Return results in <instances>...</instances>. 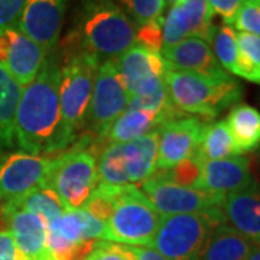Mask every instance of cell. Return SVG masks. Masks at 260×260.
I'll use <instances>...</instances> for the list:
<instances>
[{
    "instance_id": "obj_38",
    "label": "cell",
    "mask_w": 260,
    "mask_h": 260,
    "mask_svg": "<svg viewBox=\"0 0 260 260\" xmlns=\"http://www.w3.org/2000/svg\"><path fill=\"white\" fill-rule=\"evenodd\" d=\"M0 260H25L9 230H0Z\"/></svg>"
},
{
    "instance_id": "obj_5",
    "label": "cell",
    "mask_w": 260,
    "mask_h": 260,
    "mask_svg": "<svg viewBox=\"0 0 260 260\" xmlns=\"http://www.w3.org/2000/svg\"><path fill=\"white\" fill-rule=\"evenodd\" d=\"M223 223L220 207L160 217L150 247L168 260H198L208 236Z\"/></svg>"
},
{
    "instance_id": "obj_24",
    "label": "cell",
    "mask_w": 260,
    "mask_h": 260,
    "mask_svg": "<svg viewBox=\"0 0 260 260\" xmlns=\"http://www.w3.org/2000/svg\"><path fill=\"white\" fill-rule=\"evenodd\" d=\"M22 90L18 81L0 67V153L16 145L15 116Z\"/></svg>"
},
{
    "instance_id": "obj_13",
    "label": "cell",
    "mask_w": 260,
    "mask_h": 260,
    "mask_svg": "<svg viewBox=\"0 0 260 260\" xmlns=\"http://www.w3.org/2000/svg\"><path fill=\"white\" fill-rule=\"evenodd\" d=\"M205 126L207 123L194 116H184L164 123L158 129L156 169H169L185 159L192 158L200 146Z\"/></svg>"
},
{
    "instance_id": "obj_34",
    "label": "cell",
    "mask_w": 260,
    "mask_h": 260,
    "mask_svg": "<svg viewBox=\"0 0 260 260\" xmlns=\"http://www.w3.org/2000/svg\"><path fill=\"white\" fill-rule=\"evenodd\" d=\"M83 208L91 214L93 217H95L97 220H100L106 224L113 213L114 201H113L112 195L106 194V192L95 188L94 194L90 197V200L87 201V204L84 205Z\"/></svg>"
},
{
    "instance_id": "obj_30",
    "label": "cell",
    "mask_w": 260,
    "mask_h": 260,
    "mask_svg": "<svg viewBox=\"0 0 260 260\" xmlns=\"http://www.w3.org/2000/svg\"><path fill=\"white\" fill-rule=\"evenodd\" d=\"M120 9L133 19L136 26L164 19V0H117Z\"/></svg>"
},
{
    "instance_id": "obj_39",
    "label": "cell",
    "mask_w": 260,
    "mask_h": 260,
    "mask_svg": "<svg viewBox=\"0 0 260 260\" xmlns=\"http://www.w3.org/2000/svg\"><path fill=\"white\" fill-rule=\"evenodd\" d=\"M132 260H168L159 251L148 246H126L120 244Z\"/></svg>"
},
{
    "instance_id": "obj_25",
    "label": "cell",
    "mask_w": 260,
    "mask_h": 260,
    "mask_svg": "<svg viewBox=\"0 0 260 260\" xmlns=\"http://www.w3.org/2000/svg\"><path fill=\"white\" fill-rule=\"evenodd\" d=\"M97 189L114 192L132 185L126 171L123 143H109L100 152L97 160Z\"/></svg>"
},
{
    "instance_id": "obj_18",
    "label": "cell",
    "mask_w": 260,
    "mask_h": 260,
    "mask_svg": "<svg viewBox=\"0 0 260 260\" xmlns=\"http://www.w3.org/2000/svg\"><path fill=\"white\" fill-rule=\"evenodd\" d=\"M223 223L250 243H260V185L250 186L224 197L220 204Z\"/></svg>"
},
{
    "instance_id": "obj_1",
    "label": "cell",
    "mask_w": 260,
    "mask_h": 260,
    "mask_svg": "<svg viewBox=\"0 0 260 260\" xmlns=\"http://www.w3.org/2000/svg\"><path fill=\"white\" fill-rule=\"evenodd\" d=\"M59 78L56 56H47L35 80L22 90L15 116V139L22 152L39 156L55 153L61 121Z\"/></svg>"
},
{
    "instance_id": "obj_23",
    "label": "cell",
    "mask_w": 260,
    "mask_h": 260,
    "mask_svg": "<svg viewBox=\"0 0 260 260\" xmlns=\"http://www.w3.org/2000/svg\"><path fill=\"white\" fill-rule=\"evenodd\" d=\"M225 124L240 153L256 150L260 146V113L249 104H236Z\"/></svg>"
},
{
    "instance_id": "obj_31",
    "label": "cell",
    "mask_w": 260,
    "mask_h": 260,
    "mask_svg": "<svg viewBox=\"0 0 260 260\" xmlns=\"http://www.w3.org/2000/svg\"><path fill=\"white\" fill-rule=\"evenodd\" d=\"M159 177L167 179L169 182H174L178 185L182 186H191L197 188L201 177V162L198 159L192 156L188 158L182 162H179L175 167L169 168V169H162L155 171Z\"/></svg>"
},
{
    "instance_id": "obj_21",
    "label": "cell",
    "mask_w": 260,
    "mask_h": 260,
    "mask_svg": "<svg viewBox=\"0 0 260 260\" xmlns=\"http://www.w3.org/2000/svg\"><path fill=\"white\" fill-rule=\"evenodd\" d=\"M251 243L227 224H220L208 236L198 260H247Z\"/></svg>"
},
{
    "instance_id": "obj_9",
    "label": "cell",
    "mask_w": 260,
    "mask_h": 260,
    "mask_svg": "<svg viewBox=\"0 0 260 260\" xmlns=\"http://www.w3.org/2000/svg\"><path fill=\"white\" fill-rule=\"evenodd\" d=\"M140 191L153 205L160 217L174 214H188L205 211L220 207L223 198L200 188L182 186L169 182L156 172L140 184Z\"/></svg>"
},
{
    "instance_id": "obj_17",
    "label": "cell",
    "mask_w": 260,
    "mask_h": 260,
    "mask_svg": "<svg viewBox=\"0 0 260 260\" xmlns=\"http://www.w3.org/2000/svg\"><path fill=\"white\" fill-rule=\"evenodd\" d=\"M256 182L250 171V159L246 156L201 162L198 186L220 198L242 191Z\"/></svg>"
},
{
    "instance_id": "obj_29",
    "label": "cell",
    "mask_w": 260,
    "mask_h": 260,
    "mask_svg": "<svg viewBox=\"0 0 260 260\" xmlns=\"http://www.w3.org/2000/svg\"><path fill=\"white\" fill-rule=\"evenodd\" d=\"M237 45L242 56L240 77L260 85V38L239 32Z\"/></svg>"
},
{
    "instance_id": "obj_3",
    "label": "cell",
    "mask_w": 260,
    "mask_h": 260,
    "mask_svg": "<svg viewBox=\"0 0 260 260\" xmlns=\"http://www.w3.org/2000/svg\"><path fill=\"white\" fill-rule=\"evenodd\" d=\"M64 64L59 78L61 121L55 140V153L64 152L83 130L91 100L94 78L100 61L80 51H62Z\"/></svg>"
},
{
    "instance_id": "obj_37",
    "label": "cell",
    "mask_w": 260,
    "mask_h": 260,
    "mask_svg": "<svg viewBox=\"0 0 260 260\" xmlns=\"http://www.w3.org/2000/svg\"><path fill=\"white\" fill-rule=\"evenodd\" d=\"M26 0H0V29L16 28Z\"/></svg>"
},
{
    "instance_id": "obj_26",
    "label": "cell",
    "mask_w": 260,
    "mask_h": 260,
    "mask_svg": "<svg viewBox=\"0 0 260 260\" xmlns=\"http://www.w3.org/2000/svg\"><path fill=\"white\" fill-rule=\"evenodd\" d=\"M200 162L242 156L233 140L225 121L207 123L200 146L194 155Z\"/></svg>"
},
{
    "instance_id": "obj_32",
    "label": "cell",
    "mask_w": 260,
    "mask_h": 260,
    "mask_svg": "<svg viewBox=\"0 0 260 260\" xmlns=\"http://www.w3.org/2000/svg\"><path fill=\"white\" fill-rule=\"evenodd\" d=\"M233 25L239 32L260 38V0H244Z\"/></svg>"
},
{
    "instance_id": "obj_27",
    "label": "cell",
    "mask_w": 260,
    "mask_h": 260,
    "mask_svg": "<svg viewBox=\"0 0 260 260\" xmlns=\"http://www.w3.org/2000/svg\"><path fill=\"white\" fill-rule=\"evenodd\" d=\"M8 203L15 207H19V208H23L26 211H30V213L38 214L39 217H42V220L45 221L47 225L56 218H59L67 211V208L62 204V201L59 200V197L56 195L55 191H52L48 186L38 188L25 197H20L18 200L8 201Z\"/></svg>"
},
{
    "instance_id": "obj_20",
    "label": "cell",
    "mask_w": 260,
    "mask_h": 260,
    "mask_svg": "<svg viewBox=\"0 0 260 260\" xmlns=\"http://www.w3.org/2000/svg\"><path fill=\"white\" fill-rule=\"evenodd\" d=\"M159 132L155 130L142 138L123 143L126 171L132 185L142 184L156 171Z\"/></svg>"
},
{
    "instance_id": "obj_42",
    "label": "cell",
    "mask_w": 260,
    "mask_h": 260,
    "mask_svg": "<svg viewBox=\"0 0 260 260\" xmlns=\"http://www.w3.org/2000/svg\"><path fill=\"white\" fill-rule=\"evenodd\" d=\"M257 160H259V171H260V146L257 148Z\"/></svg>"
},
{
    "instance_id": "obj_2",
    "label": "cell",
    "mask_w": 260,
    "mask_h": 260,
    "mask_svg": "<svg viewBox=\"0 0 260 260\" xmlns=\"http://www.w3.org/2000/svg\"><path fill=\"white\" fill-rule=\"evenodd\" d=\"M136 25L114 0H83L75 28L62 41V51H80L99 61L116 59L135 44Z\"/></svg>"
},
{
    "instance_id": "obj_15",
    "label": "cell",
    "mask_w": 260,
    "mask_h": 260,
    "mask_svg": "<svg viewBox=\"0 0 260 260\" xmlns=\"http://www.w3.org/2000/svg\"><path fill=\"white\" fill-rule=\"evenodd\" d=\"M114 62L129 99L150 83L164 80L168 71L167 64L159 52L138 44L126 49Z\"/></svg>"
},
{
    "instance_id": "obj_35",
    "label": "cell",
    "mask_w": 260,
    "mask_h": 260,
    "mask_svg": "<svg viewBox=\"0 0 260 260\" xmlns=\"http://www.w3.org/2000/svg\"><path fill=\"white\" fill-rule=\"evenodd\" d=\"M83 260H132L120 244L95 240L93 249L88 251Z\"/></svg>"
},
{
    "instance_id": "obj_22",
    "label": "cell",
    "mask_w": 260,
    "mask_h": 260,
    "mask_svg": "<svg viewBox=\"0 0 260 260\" xmlns=\"http://www.w3.org/2000/svg\"><path fill=\"white\" fill-rule=\"evenodd\" d=\"M160 127V121L155 113L136 109H126L120 116L113 121L110 129L106 132L99 143H127L142 138ZM107 143V145H109Z\"/></svg>"
},
{
    "instance_id": "obj_10",
    "label": "cell",
    "mask_w": 260,
    "mask_h": 260,
    "mask_svg": "<svg viewBox=\"0 0 260 260\" xmlns=\"http://www.w3.org/2000/svg\"><path fill=\"white\" fill-rule=\"evenodd\" d=\"M54 159L13 152L0 160V200L13 201L47 186Z\"/></svg>"
},
{
    "instance_id": "obj_11",
    "label": "cell",
    "mask_w": 260,
    "mask_h": 260,
    "mask_svg": "<svg viewBox=\"0 0 260 260\" xmlns=\"http://www.w3.org/2000/svg\"><path fill=\"white\" fill-rule=\"evenodd\" d=\"M47 51L18 28L0 29V67L25 88L35 80Z\"/></svg>"
},
{
    "instance_id": "obj_36",
    "label": "cell",
    "mask_w": 260,
    "mask_h": 260,
    "mask_svg": "<svg viewBox=\"0 0 260 260\" xmlns=\"http://www.w3.org/2000/svg\"><path fill=\"white\" fill-rule=\"evenodd\" d=\"M244 0H208V6L211 9V13L220 16L224 25H230L234 23V19L239 9L242 8Z\"/></svg>"
},
{
    "instance_id": "obj_28",
    "label": "cell",
    "mask_w": 260,
    "mask_h": 260,
    "mask_svg": "<svg viewBox=\"0 0 260 260\" xmlns=\"http://www.w3.org/2000/svg\"><path fill=\"white\" fill-rule=\"evenodd\" d=\"M213 45V54L218 64L232 74L240 77L242 73V56L237 45V32L230 25L217 26L213 39L210 42Z\"/></svg>"
},
{
    "instance_id": "obj_12",
    "label": "cell",
    "mask_w": 260,
    "mask_h": 260,
    "mask_svg": "<svg viewBox=\"0 0 260 260\" xmlns=\"http://www.w3.org/2000/svg\"><path fill=\"white\" fill-rule=\"evenodd\" d=\"M215 28L208 0H181L169 8L164 18L162 49L174 47L186 38H198L210 44Z\"/></svg>"
},
{
    "instance_id": "obj_16",
    "label": "cell",
    "mask_w": 260,
    "mask_h": 260,
    "mask_svg": "<svg viewBox=\"0 0 260 260\" xmlns=\"http://www.w3.org/2000/svg\"><path fill=\"white\" fill-rule=\"evenodd\" d=\"M2 214L25 260H52L47 247V224L38 214L6 204Z\"/></svg>"
},
{
    "instance_id": "obj_7",
    "label": "cell",
    "mask_w": 260,
    "mask_h": 260,
    "mask_svg": "<svg viewBox=\"0 0 260 260\" xmlns=\"http://www.w3.org/2000/svg\"><path fill=\"white\" fill-rule=\"evenodd\" d=\"M95 139L84 135L74 149L54 158L48 188L55 191L67 210H81L97 188V162L91 146Z\"/></svg>"
},
{
    "instance_id": "obj_4",
    "label": "cell",
    "mask_w": 260,
    "mask_h": 260,
    "mask_svg": "<svg viewBox=\"0 0 260 260\" xmlns=\"http://www.w3.org/2000/svg\"><path fill=\"white\" fill-rule=\"evenodd\" d=\"M165 84L171 102L179 112L207 121L215 119L230 106H236L243 95L242 85L230 74L213 78L168 70Z\"/></svg>"
},
{
    "instance_id": "obj_6",
    "label": "cell",
    "mask_w": 260,
    "mask_h": 260,
    "mask_svg": "<svg viewBox=\"0 0 260 260\" xmlns=\"http://www.w3.org/2000/svg\"><path fill=\"white\" fill-rule=\"evenodd\" d=\"M104 192V191H103ZM112 195L114 208L106 223L103 240L126 246L150 247L160 215L138 185H129Z\"/></svg>"
},
{
    "instance_id": "obj_40",
    "label": "cell",
    "mask_w": 260,
    "mask_h": 260,
    "mask_svg": "<svg viewBox=\"0 0 260 260\" xmlns=\"http://www.w3.org/2000/svg\"><path fill=\"white\" fill-rule=\"evenodd\" d=\"M247 260H260V243H251L250 254Z\"/></svg>"
},
{
    "instance_id": "obj_41",
    "label": "cell",
    "mask_w": 260,
    "mask_h": 260,
    "mask_svg": "<svg viewBox=\"0 0 260 260\" xmlns=\"http://www.w3.org/2000/svg\"><path fill=\"white\" fill-rule=\"evenodd\" d=\"M164 2H165V8H172L174 5L179 3L181 0H164Z\"/></svg>"
},
{
    "instance_id": "obj_19",
    "label": "cell",
    "mask_w": 260,
    "mask_h": 260,
    "mask_svg": "<svg viewBox=\"0 0 260 260\" xmlns=\"http://www.w3.org/2000/svg\"><path fill=\"white\" fill-rule=\"evenodd\" d=\"M160 55L168 70L195 73L213 78L229 75L215 59L210 44L198 38H186L174 47L162 49Z\"/></svg>"
},
{
    "instance_id": "obj_33",
    "label": "cell",
    "mask_w": 260,
    "mask_h": 260,
    "mask_svg": "<svg viewBox=\"0 0 260 260\" xmlns=\"http://www.w3.org/2000/svg\"><path fill=\"white\" fill-rule=\"evenodd\" d=\"M162 25L164 19L149 22L145 25L136 26V34H135V44L148 48L155 52H162L164 48V32H162Z\"/></svg>"
},
{
    "instance_id": "obj_14",
    "label": "cell",
    "mask_w": 260,
    "mask_h": 260,
    "mask_svg": "<svg viewBox=\"0 0 260 260\" xmlns=\"http://www.w3.org/2000/svg\"><path fill=\"white\" fill-rule=\"evenodd\" d=\"M70 0H26L16 28L49 54L59 39Z\"/></svg>"
},
{
    "instance_id": "obj_8",
    "label": "cell",
    "mask_w": 260,
    "mask_h": 260,
    "mask_svg": "<svg viewBox=\"0 0 260 260\" xmlns=\"http://www.w3.org/2000/svg\"><path fill=\"white\" fill-rule=\"evenodd\" d=\"M129 107V97L117 73L114 59L103 61L94 78L91 100L87 110L84 129L85 135L95 140L103 139L113 121Z\"/></svg>"
}]
</instances>
